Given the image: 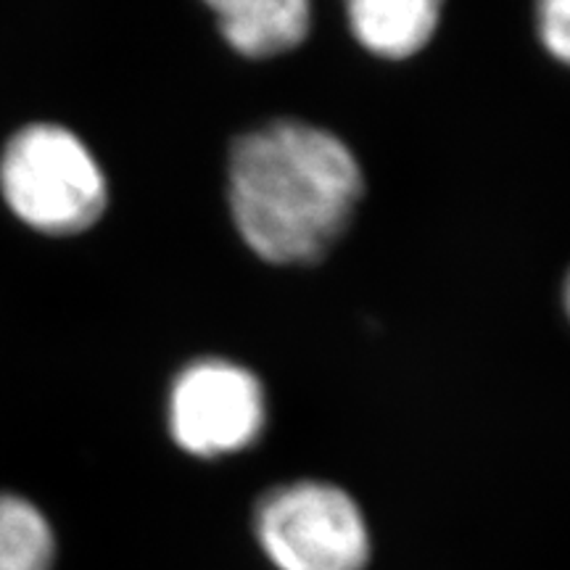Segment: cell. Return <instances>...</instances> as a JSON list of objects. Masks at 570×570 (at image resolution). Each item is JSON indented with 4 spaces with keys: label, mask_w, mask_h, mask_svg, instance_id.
<instances>
[{
    "label": "cell",
    "mask_w": 570,
    "mask_h": 570,
    "mask_svg": "<svg viewBox=\"0 0 570 570\" xmlns=\"http://www.w3.org/2000/svg\"><path fill=\"white\" fill-rule=\"evenodd\" d=\"M265 423V389L252 370L227 360H198L175 377L169 433L183 452L202 460L244 452Z\"/></svg>",
    "instance_id": "cell-4"
},
{
    "label": "cell",
    "mask_w": 570,
    "mask_h": 570,
    "mask_svg": "<svg viewBox=\"0 0 570 570\" xmlns=\"http://www.w3.org/2000/svg\"><path fill=\"white\" fill-rule=\"evenodd\" d=\"M56 537L30 499L0 494V570H53Z\"/></svg>",
    "instance_id": "cell-7"
},
{
    "label": "cell",
    "mask_w": 570,
    "mask_h": 570,
    "mask_svg": "<svg viewBox=\"0 0 570 570\" xmlns=\"http://www.w3.org/2000/svg\"><path fill=\"white\" fill-rule=\"evenodd\" d=\"M254 537L277 570H365L373 552L360 504L325 481L283 483L262 494Z\"/></svg>",
    "instance_id": "cell-3"
},
{
    "label": "cell",
    "mask_w": 570,
    "mask_h": 570,
    "mask_svg": "<svg viewBox=\"0 0 570 570\" xmlns=\"http://www.w3.org/2000/svg\"><path fill=\"white\" fill-rule=\"evenodd\" d=\"M344 9L362 48L381 59L402 61L431 42L444 0H344Z\"/></svg>",
    "instance_id": "cell-6"
},
{
    "label": "cell",
    "mask_w": 570,
    "mask_h": 570,
    "mask_svg": "<svg viewBox=\"0 0 570 570\" xmlns=\"http://www.w3.org/2000/svg\"><path fill=\"white\" fill-rule=\"evenodd\" d=\"M562 304H566V312L570 317V273L566 275V285H562Z\"/></svg>",
    "instance_id": "cell-9"
},
{
    "label": "cell",
    "mask_w": 570,
    "mask_h": 570,
    "mask_svg": "<svg viewBox=\"0 0 570 570\" xmlns=\"http://www.w3.org/2000/svg\"><path fill=\"white\" fill-rule=\"evenodd\" d=\"M233 51L273 59L302 46L312 27V0H204Z\"/></svg>",
    "instance_id": "cell-5"
},
{
    "label": "cell",
    "mask_w": 570,
    "mask_h": 570,
    "mask_svg": "<svg viewBox=\"0 0 570 570\" xmlns=\"http://www.w3.org/2000/svg\"><path fill=\"white\" fill-rule=\"evenodd\" d=\"M537 32L544 51L570 67V0H537Z\"/></svg>",
    "instance_id": "cell-8"
},
{
    "label": "cell",
    "mask_w": 570,
    "mask_h": 570,
    "mask_svg": "<svg viewBox=\"0 0 570 570\" xmlns=\"http://www.w3.org/2000/svg\"><path fill=\"white\" fill-rule=\"evenodd\" d=\"M362 194L360 161L346 142L298 119L240 135L227 164L233 223L269 265L323 259L346 233Z\"/></svg>",
    "instance_id": "cell-1"
},
{
    "label": "cell",
    "mask_w": 570,
    "mask_h": 570,
    "mask_svg": "<svg viewBox=\"0 0 570 570\" xmlns=\"http://www.w3.org/2000/svg\"><path fill=\"white\" fill-rule=\"evenodd\" d=\"M0 194L32 230L77 235L104 217L109 185L96 156L69 127H21L0 154Z\"/></svg>",
    "instance_id": "cell-2"
}]
</instances>
